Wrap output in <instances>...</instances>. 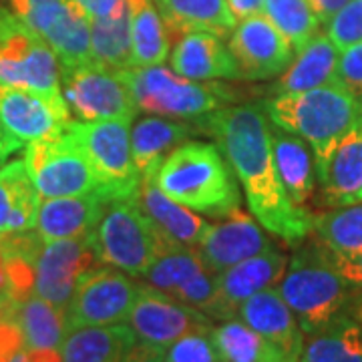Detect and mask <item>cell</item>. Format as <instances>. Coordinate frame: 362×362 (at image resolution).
Returning a JSON list of instances; mask_svg holds the SVG:
<instances>
[{"mask_svg":"<svg viewBox=\"0 0 362 362\" xmlns=\"http://www.w3.org/2000/svg\"><path fill=\"white\" fill-rule=\"evenodd\" d=\"M195 129L218 141V147L244 187L250 211L266 232L288 244H300L312 233L310 211L298 207L280 181L272 153L268 117L254 105L221 107L195 119Z\"/></svg>","mask_w":362,"mask_h":362,"instance_id":"6da1fadb","label":"cell"},{"mask_svg":"<svg viewBox=\"0 0 362 362\" xmlns=\"http://www.w3.org/2000/svg\"><path fill=\"white\" fill-rule=\"evenodd\" d=\"M156 183L163 194L195 214L228 218L242 209L238 175L218 145L185 141L159 165Z\"/></svg>","mask_w":362,"mask_h":362,"instance_id":"7a4b0ae2","label":"cell"},{"mask_svg":"<svg viewBox=\"0 0 362 362\" xmlns=\"http://www.w3.org/2000/svg\"><path fill=\"white\" fill-rule=\"evenodd\" d=\"M278 292L308 337L350 312L356 288L340 274L332 254L312 238L290 258Z\"/></svg>","mask_w":362,"mask_h":362,"instance_id":"3957f363","label":"cell"},{"mask_svg":"<svg viewBox=\"0 0 362 362\" xmlns=\"http://www.w3.org/2000/svg\"><path fill=\"white\" fill-rule=\"evenodd\" d=\"M262 107L276 127L290 131L308 143L314 159L324 156L362 121V101L340 83L302 93L272 95Z\"/></svg>","mask_w":362,"mask_h":362,"instance_id":"277c9868","label":"cell"},{"mask_svg":"<svg viewBox=\"0 0 362 362\" xmlns=\"http://www.w3.org/2000/svg\"><path fill=\"white\" fill-rule=\"evenodd\" d=\"M89 238L99 264L139 278L161 252L173 247L147 218L137 194L111 197Z\"/></svg>","mask_w":362,"mask_h":362,"instance_id":"5b68a950","label":"cell"},{"mask_svg":"<svg viewBox=\"0 0 362 362\" xmlns=\"http://www.w3.org/2000/svg\"><path fill=\"white\" fill-rule=\"evenodd\" d=\"M137 107L151 115L197 119L233 101V90L221 83L192 81L163 65L125 69Z\"/></svg>","mask_w":362,"mask_h":362,"instance_id":"8992f818","label":"cell"},{"mask_svg":"<svg viewBox=\"0 0 362 362\" xmlns=\"http://www.w3.org/2000/svg\"><path fill=\"white\" fill-rule=\"evenodd\" d=\"M0 87L63 93L59 57L4 4H0Z\"/></svg>","mask_w":362,"mask_h":362,"instance_id":"52a82bcc","label":"cell"},{"mask_svg":"<svg viewBox=\"0 0 362 362\" xmlns=\"http://www.w3.org/2000/svg\"><path fill=\"white\" fill-rule=\"evenodd\" d=\"M61 89L81 121H133L139 111L125 71L97 61L61 66Z\"/></svg>","mask_w":362,"mask_h":362,"instance_id":"ba28073f","label":"cell"},{"mask_svg":"<svg viewBox=\"0 0 362 362\" xmlns=\"http://www.w3.org/2000/svg\"><path fill=\"white\" fill-rule=\"evenodd\" d=\"M23 159L40 197H71L103 189L89 157L69 129L54 139L28 143Z\"/></svg>","mask_w":362,"mask_h":362,"instance_id":"9c48e42d","label":"cell"},{"mask_svg":"<svg viewBox=\"0 0 362 362\" xmlns=\"http://www.w3.org/2000/svg\"><path fill=\"white\" fill-rule=\"evenodd\" d=\"M131 121H85L69 123V133L83 147L90 165L97 171L101 187L109 197L139 192L141 173L131 153Z\"/></svg>","mask_w":362,"mask_h":362,"instance_id":"30bf717a","label":"cell"},{"mask_svg":"<svg viewBox=\"0 0 362 362\" xmlns=\"http://www.w3.org/2000/svg\"><path fill=\"white\" fill-rule=\"evenodd\" d=\"M139 288L141 284L131 280L125 272L111 266L93 268L78 280L75 294L66 306L69 328L125 322Z\"/></svg>","mask_w":362,"mask_h":362,"instance_id":"8fae6325","label":"cell"},{"mask_svg":"<svg viewBox=\"0 0 362 362\" xmlns=\"http://www.w3.org/2000/svg\"><path fill=\"white\" fill-rule=\"evenodd\" d=\"M125 322L129 324L137 340L163 350L189 332L214 328V320L207 314L181 304L147 284L139 288L137 300Z\"/></svg>","mask_w":362,"mask_h":362,"instance_id":"7c38bea8","label":"cell"},{"mask_svg":"<svg viewBox=\"0 0 362 362\" xmlns=\"http://www.w3.org/2000/svg\"><path fill=\"white\" fill-rule=\"evenodd\" d=\"M0 119L18 141L28 145L63 135L71 123V109L63 93L0 87Z\"/></svg>","mask_w":362,"mask_h":362,"instance_id":"4fadbf2b","label":"cell"},{"mask_svg":"<svg viewBox=\"0 0 362 362\" xmlns=\"http://www.w3.org/2000/svg\"><path fill=\"white\" fill-rule=\"evenodd\" d=\"M97 264L89 235L42 242L35 259V294L66 310L78 280Z\"/></svg>","mask_w":362,"mask_h":362,"instance_id":"5bb4252c","label":"cell"},{"mask_svg":"<svg viewBox=\"0 0 362 362\" xmlns=\"http://www.w3.org/2000/svg\"><path fill=\"white\" fill-rule=\"evenodd\" d=\"M230 51L250 81L280 77L294 61V47L264 14L242 18L230 35Z\"/></svg>","mask_w":362,"mask_h":362,"instance_id":"9a60e30c","label":"cell"},{"mask_svg":"<svg viewBox=\"0 0 362 362\" xmlns=\"http://www.w3.org/2000/svg\"><path fill=\"white\" fill-rule=\"evenodd\" d=\"M59 57L61 66L93 61L90 52V18L71 0L35 6L21 16Z\"/></svg>","mask_w":362,"mask_h":362,"instance_id":"2e32d148","label":"cell"},{"mask_svg":"<svg viewBox=\"0 0 362 362\" xmlns=\"http://www.w3.org/2000/svg\"><path fill=\"white\" fill-rule=\"evenodd\" d=\"M272 246L274 244L264 232V226L242 209H235L228 218H223V221L209 226L206 235L197 244V252L207 270L220 274L270 250Z\"/></svg>","mask_w":362,"mask_h":362,"instance_id":"e0dca14e","label":"cell"},{"mask_svg":"<svg viewBox=\"0 0 362 362\" xmlns=\"http://www.w3.org/2000/svg\"><path fill=\"white\" fill-rule=\"evenodd\" d=\"M326 206L344 207L362 202V121L314 159Z\"/></svg>","mask_w":362,"mask_h":362,"instance_id":"ac0fdd59","label":"cell"},{"mask_svg":"<svg viewBox=\"0 0 362 362\" xmlns=\"http://www.w3.org/2000/svg\"><path fill=\"white\" fill-rule=\"evenodd\" d=\"M288 262L290 258L280 247L272 246L258 256H252L228 270L216 274L218 294H220L226 320L235 318L240 304L246 302L250 296L270 288H278L288 270Z\"/></svg>","mask_w":362,"mask_h":362,"instance_id":"d6986e66","label":"cell"},{"mask_svg":"<svg viewBox=\"0 0 362 362\" xmlns=\"http://www.w3.org/2000/svg\"><path fill=\"white\" fill-rule=\"evenodd\" d=\"M111 197L105 189L71 197H42L35 232L42 242L89 235Z\"/></svg>","mask_w":362,"mask_h":362,"instance_id":"ffe728a7","label":"cell"},{"mask_svg":"<svg viewBox=\"0 0 362 362\" xmlns=\"http://www.w3.org/2000/svg\"><path fill=\"white\" fill-rule=\"evenodd\" d=\"M157 173H143L137 199L147 218L173 247H197L209 230V221L199 218L189 207L181 206L168 194H163L156 183Z\"/></svg>","mask_w":362,"mask_h":362,"instance_id":"44dd1931","label":"cell"},{"mask_svg":"<svg viewBox=\"0 0 362 362\" xmlns=\"http://www.w3.org/2000/svg\"><path fill=\"white\" fill-rule=\"evenodd\" d=\"M169 63L173 73L192 81L244 78L230 47H226L220 37L211 33H187L180 37L175 40Z\"/></svg>","mask_w":362,"mask_h":362,"instance_id":"7402d4cb","label":"cell"},{"mask_svg":"<svg viewBox=\"0 0 362 362\" xmlns=\"http://www.w3.org/2000/svg\"><path fill=\"white\" fill-rule=\"evenodd\" d=\"M238 318L300 361L304 349V332L294 312L290 310L284 298L280 296L278 288L258 292L247 298L246 302H242L238 308Z\"/></svg>","mask_w":362,"mask_h":362,"instance_id":"603a6c76","label":"cell"},{"mask_svg":"<svg viewBox=\"0 0 362 362\" xmlns=\"http://www.w3.org/2000/svg\"><path fill=\"white\" fill-rule=\"evenodd\" d=\"M165 23L169 39L187 33H211L220 39L232 35L238 25L226 0H153Z\"/></svg>","mask_w":362,"mask_h":362,"instance_id":"cb8c5ba5","label":"cell"},{"mask_svg":"<svg viewBox=\"0 0 362 362\" xmlns=\"http://www.w3.org/2000/svg\"><path fill=\"white\" fill-rule=\"evenodd\" d=\"M40 195L26 169L25 159L0 168V238L33 232L37 226Z\"/></svg>","mask_w":362,"mask_h":362,"instance_id":"d4e9b609","label":"cell"},{"mask_svg":"<svg viewBox=\"0 0 362 362\" xmlns=\"http://www.w3.org/2000/svg\"><path fill=\"white\" fill-rule=\"evenodd\" d=\"M135 342L137 337L127 322L78 326L69 328L61 354L63 362H123Z\"/></svg>","mask_w":362,"mask_h":362,"instance_id":"484cf974","label":"cell"},{"mask_svg":"<svg viewBox=\"0 0 362 362\" xmlns=\"http://www.w3.org/2000/svg\"><path fill=\"white\" fill-rule=\"evenodd\" d=\"M272 153L288 197L298 207H306L316 187V163L308 143L286 129L272 131Z\"/></svg>","mask_w":362,"mask_h":362,"instance_id":"4316f807","label":"cell"},{"mask_svg":"<svg viewBox=\"0 0 362 362\" xmlns=\"http://www.w3.org/2000/svg\"><path fill=\"white\" fill-rule=\"evenodd\" d=\"M338 52L328 35H316L304 49L298 51L296 59L276 81L274 95L302 93L338 83Z\"/></svg>","mask_w":362,"mask_h":362,"instance_id":"83f0119b","label":"cell"},{"mask_svg":"<svg viewBox=\"0 0 362 362\" xmlns=\"http://www.w3.org/2000/svg\"><path fill=\"white\" fill-rule=\"evenodd\" d=\"M195 127L163 117H145L131 129V153L139 173H157L159 165L177 145L185 143Z\"/></svg>","mask_w":362,"mask_h":362,"instance_id":"f1b7e54d","label":"cell"},{"mask_svg":"<svg viewBox=\"0 0 362 362\" xmlns=\"http://www.w3.org/2000/svg\"><path fill=\"white\" fill-rule=\"evenodd\" d=\"M298 362H362V322L350 312L308 334Z\"/></svg>","mask_w":362,"mask_h":362,"instance_id":"f546056e","label":"cell"},{"mask_svg":"<svg viewBox=\"0 0 362 362\" xmlns=\"http://www.w3.org/2000/svg\"><path fill=\"white\" fill-rule=\"evenodd\" d=\"M214 340L223 362H298L240 318L223 320L214 328Z\"/></svg>","mask_w":362,"mask_h":362,"instance_id":"4dcf8cb0","label":"cell"},{"mask_svg":"<svg viewBox=\"0 0 362 362\" xmlns=\"http://www.w3.org/2000/svg\"><path fill=\"white\" fill-rule=\"evenodd\" d=\"M14 318L25 338V349L37 350L63 346V340L69 332L65 308H59L49 300L33 294L18 304Z\"/></svg>","mask_w":362,"mask_h":362,"instance_id":"1f68e13d","label":"cell"},{"mask_svg":"<svg viewBox=\"0 0 362 362\" xmlns=\"http://www.w3.org/2000/svg\"><path fill=\"white\" fill-rule=\"evenodd\" d=\"M131 11L133 66L163 65L169 57V35L153 0H127Z\"/></svg>","mask_w":362,"mask_h":362,"instance_id":"d6a6232c","label":"cell"},{"mask_svg":"<svg viewBox=\"0 0 362 362\" xmlns=\"http://www.w3.org/2000/svg\"><path fill=\"white\" fill-rule=\"evenodd\" d=\"M312 233L334 259L362 254V202L332 207L312 220Z\"/></svg>","mask_w":362,"mask_h":362,"instance_id":"836d02e7","label":"cell"},{"mask_svg":"<svg viewBox=\"0 0 362 362\" xmlns=\"http://www.w3.org/2000/svg\"><path fill=\"white\" fill-rule=\"evenodd\" d=\"M90 52L93 61L125 71L133 66L131 11L127 6L111 18H90Z\"/></svg>","mask_w":362,"mask_h":362,"instance_id":"e575fe53","label":"cell"},{"mask_svg":"<svg viewBox=\"0 0 362 362\" xmlns=\"http://www.w3.org/2000/svg\"><path fill=\"white\" fill-rule=\"evenodd\" d=\"M262 14L284 35L296 52L304 49L320 28V21L308 0H264Z\"/></svg>","mask_w":362,"mask_h":362,"instance_id":"d590c367","label":"cell"},{"mask_svg":"<svg viewBox=\"0 0 362 362\" xmlns=\"http://www.w3.org/2000/svg\"><path fill=\"white\" fill-rule=\"evenodd\" d=\"M206 270V264L197 247H171L157 256L151 268L143 274V280L147 286L169 296L175 288L189 282Z\"/></svg>","mask_w":362,"mask_h":362,"instance_id":"8d00e7d4","label":"cell"},{"mask_svg":"<svg viewBox=\"0 0 362 362\" xmlns=\"http://www.w3.org/2000/svg\"><path fill=\"white\" fill-rule=\"evenodd\" d=\"M163 362H223L214 340V328L177 338L165 349Z\"/></svg>","mask_w":362,"mask_h":362,"instance_id":"74e56055","label":"cell"},{"mask_svg":"<svg viewBox=\"0 0 362 362\" xmlns=\"http://www.w3.org/2000/svg\"><path fill=\"white\" fill-rule=\"evenodd\" d=\"M328 39L338 51L362 42V0H350L328 23Z\"/></svg>","mask_w":362,"mask_h":362,"instance_id":"f35d334b","label":"cell"},{"mask_svg":"<svg viewBox=\"0 0 362 362\" xmlns=\"http://www.w3.org/2000/svg\"><path fill=\"white\" fill-rule=\"evenodd\" d=\"M338 59V83L362 101V42L340 51Z\"/></svg>","mask_w":362,"mask_h":362,"instance_id":"ab89813d","label":"cell"},{"mask_svg":"<svg viewBox=\"0 0 362 362\" xmlns=\"http://www.w3.org/2000/svg\"><path fill=\"white\" fill-rule=\"evenodd\" d=\"M25 349V338L21 332V326L13 318L0 320V362H11Z\"/></svg>","mask_w":362,"mask_h":362,"instance_id":"60d3db41","label":"cell"},{"mask_svg":"<svg viewBox=\"0 0 362 362\" xmlns=\"http://www.w3.org/2000/svg\"><path fill=\"white\" fill-rule=\"evenodd\" d=\"M78 4L89 18H111L127 6V0H71Z\"/></svg>","mask_w":362,"mask_h":362,"instance_id":"b9f144b4","label":"cell"},{"mask_svg":"<svg viewBox=\"0 0 362 362\" xmlns=\"http://www.w3.org/2000/svg\"><path fill=\"white\" fill-rule=\"evenodd\" d=\"M163 358H165V350L137 340L127 352V356L123 358V362H163Z\"/></svg>","mask_w":362,"mask_h":362,"instance_id":"7bdbcfd3","label":"cell"},{"mask_svg":"<svg viewBox=\"0 0 362 362\" xmlns=\"http://www.w3.org/2000/svg\"><path fill=\"white\" fill-rule=\"evenodd\" d=\"M334 264L350 286H354L356 290H362V254L354 256V258L334 259Z\"/></svg>","mask_w":362,"mask_h":362,"instance_id":"ee69618b","label":"cell"},{"mask_svg":"<svg viewBox=\"0 0 362 362\" xmlns=\"http://www.w3.org/2000/svg\"><path fill=\"white\" fill-rule=\"evenodd\" d=\"M314 14L318 16L320 25H328L332 21V16L344 6L350 0H308Z\"/></svg>","mask_w":362,"mask_h":362,"instance_id":"f6af8a7d","label":"cell"},{"mask_svg":"<svg viewBox=\"0 0 362 362\" xmlns=\"http://www.w3.org/2000/svg\"><path fill=\"white\" fill-rule=\"evenodd\" d=\"M226 2L238 21L252 16V14H259L264 8V0H226Z\"/></svg>","mask_w":362,"mask_h":362,"instance_id":"bcb514c9","label":"cell"},{"mask_svg":"<svg viewBox=\"0 0 362 362\" xmlns=\"http://www.w3.org/2000/svg\"><path fill=\"white\" fill-rule=\"evenodd\" d=\"M21 147H23V143L18 141L13 133L4 127V123H2V119H0V165H2L8 157L13 156V153H16Z\"/></svg>","mask_w":362,"mask_h":362,"instance_id":"7dc6e473","label":"cell"},{"mask_svg":"<svg viewBox=\"0 0 362 362\" xmlns=\"http://www.w3.org/2000/svg\"><path fill=\"white\" fill-rule=\"evenodd\" d=\"M25 352L30 362H63L61 349H37V350L25 349Z\"/></svg>","mask_w":362,"mask_h":362,"instance_id":"c3c4849f","label":"cell"},{"mask_svg":"<svg viewBox=\"0 0 362 362\" xmlns=\"http://www.w3.org/2000/svg\"><path fill=\"white\" fill-rule=\"evenodd\" d=\"M49 2H59V0H8V8H11L14 14L23 16V14L28 13L30 8L42 6V4H49Z\"/></svg>","mask_w":362,"mask_h":362,"instance_id":"681fc988","label":"cell"},{"mask_svg":"<svg viewBox=\"0 0 362 362\" xmlns=\"http://www.w3.org/2000/svg\"><path fill=\"white\" fill-rule=\"evenodd\" d=\"M16 308H18V304L13 302L4 292H0V320H2V318H13V320H16V318H14Z\"/></svg>","mask_w":362,"mask_h":362,"instance_id":"f907efd6","label":"cell"},{"mask_svg":"<svg viewBox=\"0 0 362 362\" xmlns=\"http://www.w3.org/2000/svg\"><path fill=\"white\" fill-rule=\"evenodd\" d=\"M4 288H6V268H4V254L0 247V292H4Z\"/></svg>","mask_w":362,"mask_h":362,"instance_id":"816d5d0a","label":"cell"},{"mask_svg":"<svg viewBox=\"0 0 362 362\" xmlns=\"http://www.w3.org/2000/svg\"><path fill=\"white\" fill-rule=\"evenodd\" d=\"M11 362H30V361H28V356H26L25 349H23V350H21V352H18V354H16V356H14V358Z\"/></svg>","mask_w":362,"mask_h":362,"instance_id":"f5cc1de1","label":"cell"},{"mask_svg":"<svg viewBox=\"0 0 362 362\" xmlns=\"http://www.w3.org/2000/svg\"><path fill=\"white\" fill-rule=\"evenodd\" d=\"M6 2H8V0H6Z\"/></svg>","mask_w":362,"mask_h":362,"instance_id":"db71d44e","label":"cell"}]
</instances>
